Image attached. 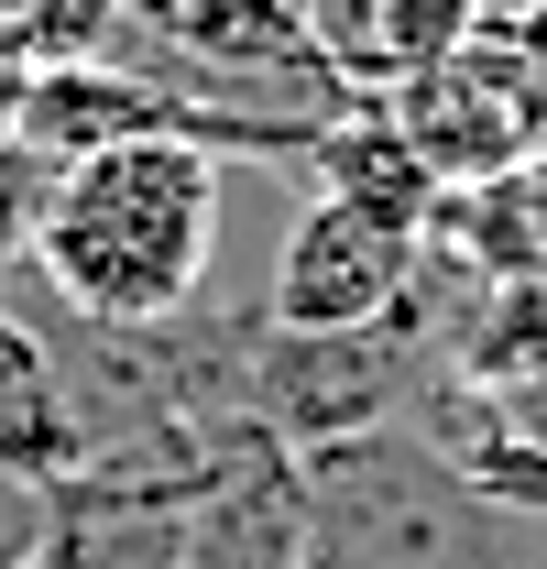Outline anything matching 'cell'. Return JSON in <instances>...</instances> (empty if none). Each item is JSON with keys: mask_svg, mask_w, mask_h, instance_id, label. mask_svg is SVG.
<instances>
[{"mask_svg": "<svg viewBox=\"0 0 547 569\" xmlns=\"http://www.w3.org/2000/svg\"><path fill=\"white\" fill-rule=\"evenodd\" d=\"M230 164L198 142H110L44 176L11 274L88 329H176L219 263V187Z\"/></svg>", "mask_w": 547, "mask_h": 569, "instance_id": "6da1fadb", "label": "cell"}, {"mask_svg": "<svg viewBox=\"0 0 547 569\" xmlns=\"http://www.w3.org/2000/svg\"><path fill=\"white\" fill-rule=\"evenodd\" d=\"M132 44L153 77H176L198 99H230V110H263V121H340V110H361V88L318 44L307 0H132L121 11V56Z\"/></svg>", "mask_w": 547, "mask_h": 569, "instance_id": "7a4b0ae2", "label": "cell"}, {"mask_svg": "<svg viewBox=\"0 0 547 569\" xmlns=\"http://www.w3.org/2000/svg\"><path fill=\"white\" fill-rule=\"evenodd\" d=\"M372 110L395 121V142H406L449 198L504 187V176H526V164L547 153V67L515 44V33H471L460 56H438V67L372 88Z\"/></svg>", "mask_w": 547, "mask_h": 569, "instance_id": "3957f363", "label": "cell"}, {"mask_svg": "<svg viewBox=\"0 0 547 569\" xmlns=\"http://www.w3.org/2000/svg\"><path fill=\"white\" fill-rule=\"evenodd\" d=\"M427 274V230L384 209H350V198H307L285 252H274V284H263V329L285 340H318V329H384L395 307L416 296Z\"/></svg>", "mask_w": 547, "mask_h": 569, "instance_id": "277c9868", "label": "cell"}, {"mask_svg": "<svg viewBox=\"0 0 547 569\" xmlns=\"http://www.w3.org/2000/svg\"><path fill=\"white\" fill-rule=\"evenodd\" d=\"M187 569H307V460L241 417L187 503Z\"/></svg>", "mask_w": 547, "mask_h": 569, "instance_id": "5b68a950", "label": "cell"}, {"mask_svg": "<svg viewBox=\"0 0 547 569\" xmlns=\"http://www.w3.org/2000/svg\"><path fill=\"white\" fill-rule=\"evenodd\" d=\"M77 460H88V427H77V406H67V372L22 329V307H0V482L56 493Z\"/></svg>", "mask_w": 547, "mask_h": 569, "instance_id": "8992f818", "label": "cell"}, {"mask_svg": "<svg viewBox=\"0 0 547 569\" xmlns=\"http://www.w3.org/2000/svg\"><path fill=\"white\" fill-rule=\"evenodd\" d=\"M307 176H329V198L384 209V219H406V230H438V209H449V187H438L406 142H395V121H384L372 99H361V110H340L329 132L307 142Z\"/></svg>", "mask_w": 547, "mask_h": 569, "instance_id": "52a82bcc", "label": "cell"}, {"mask_svg": "<svg viewBox=\"0 0 547 569\" xmlns=\"http://www.w3.org/2000/svg\"><path fill=\"white\" fill-rule=\"evenodd\" d=\"M438 372H460V383H547V263L515 284H481L471 318L449 329Z\"/></svg>", "mask_w": 547, "mask_h": 569, "instance_id": "ba28073f", "label": "cell"}, {"mask_svg": "<svg viewBox=\"0 0 547 569\" xmlns=\"http://www.w3.org/2000/svg\"><path fill=\"white\" fill-rule=\"evenodd\" d=\"M121 11L132 0H0V56L33 77V67H88L121 44Z\"/></svg>", "mask_w": 547, "mask_h": 569, "instance_id": "9c48e42d", "label": "cell"}, {"mask_svg": "<svg viewBox=\"0 0 547 569\" xmlns=\"http://www.w3.org/2000/svg\"><path fill=\"white\" fill-rule=\"evenodd\" d=\"M33 526H44V493L0 482V569H22V559H33Z\"/></svg>", "mask_w": 547, "mask_h": 569, "instance_id": "30bf717a", "label": "cell"}, {"mask_svg": "<svg viewBox=\"0 0 547 569\" xmlns=\"http://www.w3.org/2000/svg\"><path fill=\"white\" fill-rule=\"evenodd\" d=\"M515 44H526V56L547 67V0H526V11H515Z\"/></svg>", "mask_w": 547, "mask_h": 569, "instance_id": "8fae6325", "label": "cell"}, {"mask_svg": "<svg viewBox=\"0 0 547 569\" xmlns=\"http://www.w3.org/2000/svg\"><path fill=\"white\" fill-rule=\"evenodd\" d=\"M11 110H22V67L0 56V142H11Z\"/></svg>", "mask_w": 547, "mask_h": 569, "instance_id": "7c38bea8", "label": "cell"}]
</instances>
